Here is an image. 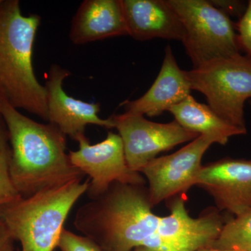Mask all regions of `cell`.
Segmentation results:
<instances>
[{
    "instance_id": "1",
    "label": "cell",
    "mask_w": 251,
    "mask_h": 251,
    "mask_svg": "<svg viewBox=\"0 0 251 251\" xmlns=\"http://www.w3.org/2000/svg\"><path fill=\"white\" fill-rule=\"evenodd\" d=\"M0 116L11 143L9 175L21 198L82 179L69 160L66 135L55 126L22 115L0 97Z\"/></svg>"
},
{
    "instance_id": "2",
    "label": "cell",
    "mask_w": 251,
    "mask_h": 251,
    "mask_svg": "<svg viewBox=\"0 0 251 251\" xmlns=\"http://www.w3.org/2000/svg\"><path fill=\"white\" fill-rule=\"evenodd\" d=\"M152 208L145 184L115 182L79 208L74 225L102 251H131L156 232L160 216Z\"/></svg>"
},
{
    "instance_id": "3",
    "label": "cell",
    "mask_w": 251,
    "mask_h": 251,
    "mask_svg": "<svg viewBox=\"0 0 251 251\" xmlns=\"http://www.w3.org/2000/svg\"><path fill=\"white\" fill-rule=\"evenodd\" d=\"M39 15L24 16L18 0L0 4V97L48 121L47 92L36 79L33 50Z\"/></svg>"
},
{
    "instance_id": "4",
    "label": "cell",
    "mask_w": 251,
    "mask_h": 251,
    "mask_svg": "<svg viewBox=\"0 0 251 251\" xmlns=\"http://www.w3.org/2000/svg\"><path fill=\"white\" fill-rule=\"evenodd\" d=\"M89 186V179L75 180L1 206L0 216L21 251H54L69 212Z\"/></svg>"
},
{
    "instance_id": "5",
    "label": "cell",
    "mask_w": 251,
    "mask_h": 251,
    "mask_svg": "<svg viewBox=\"0 0 251 251\" xmlns=\"http://www.w3.org/2000/svg\"><path fill=\"white\" fill-rule=\"evenodd\" d=\"M192 90L204 94L209 106L229 125L247 133L244 104L251 99V58L239 53L186 71Z\"/></svg>"
},
{
    "instance_id": "6",
    "label": "cell",
    "mask_w": 251,
    "mask_h": 251,
    "mask_svg": "<svg viewBox=\"0 0 251 251\" xmlns=\"http://www.w3.org/2000/svg\"><path fill=\"white\" fill-rule=\"evenodd\" d=\"M182 23L181 42L193 67L240 53L229 16L206 0H167Z\"/></svg>"
},
{
    "instance_id": "7",
    "label": "cell",
    "mask_w": 251,
    "mask_h": 251,
    "mask_svg": "<svg viewBox=\"0 0 251 251\" xmlns=\"http://www.w3.org/2000/svg\"><path fill=\"white\" fill-rule=\"evenodd\" d=\"M121 137L126 161L132 171L140 173L158 153L200 136L174 120L167 124L149 121L143 115L126 113L111 116Z\"/></svg>"
},
{
    "instance_id": "8",
    "label": "cell",
    "mask_w": 251,
    "mask_h": 251,
    "mask_svg": "<svg viewBox=\"0 0 251 251\" xmlns=\"http://www.w3.org/2000/svg\"><path fill=\"white\" fill-rule=\"evenodd\" d=\"M171 214L160 217L155 233L142 247L157 251H197L211 248L226 222L217 209L197 219L188 215L184 196L173 198Z\"/></svg>"
},
{
    "instance_id": "9",
    "label": "cell",
    "mask_w": 251,
    "mask_h": 251,
    "mask_svg": "<svg viewBox=\"0 0 251 251\" xmlns=\"http://www.w3.org/2000/svg\"><path fill=\"white\" fill-rule=\"evenodd\" d=\"M75 140L78 142L79 149L69 151V160L73 166L90 176L87 193L91 200L103 194L115 182L145 184L140 173L128 168L120 135L108 132L105 140L95 145H91L85 134Z\"/></svg>"
},
{
    "instance_id": "10",
    "label": "cell",
    "mask_w": 251,
    "mask_h": 251,
    "mask_svg": "<svg viewBox=\"0 0 251 251\" xmlns=\"http://www.w3.org/2000/svg\"><path fill=\"white\" fill-rule=\"evenodd\" d=\"M215 143L210 137L200 135L176 152L149 162L140 173L146 177L152 206L185 194L196 181L204 153Z\"/></svg>"
},
{
    "instance_id": "11",
    "label": "cell",
    "mask_w": 251,
    "mask_h": 251,
    "mask_svg": "<svg viewBox=\"0 0 251 251\" xmlns=\"http://www.w3.org/2000/svg\"><path fill=\"white\" fill-rule=\"evenodd\" d=\"M71 75L67 69L57 64L51 66L47 73L46 89L47 92L48 121L55 126L67 136L76 139L85 134L86 126L95 125L107 128H115L111 117L100 118L99 103L82 101L68 95L63 89L64 80Z\"/></svg>"
},
{
    "instance_id": "12",
    "label": "cell",
    "mask_w": 251,
    "mask_h": 251,
    "mask_svg": "<svg viewBox=\"0 0 251 251\" xmlns=\"http://www.w3.org/2000/svg\"><path fill=\"white\" fill-rule=\"evenodd\" d=\"M196 185L212 196L220 210L235 216L251 210V160L227 158L202 166Z\"/></svg>"
},
{
    "instance_id": "13",
    "label": "cell",
    "mask_w": 251,
    "mask_h": 251,
    "mask_svg": "<svg viewBox=\"0 0 251 251\" xmlns=\"http://www.w3.org/2000/svg\"><path fill=\"white\" fill-rule=\"evenodd\" d=\"M186 71L180 69L171 46H166L159 74L150 90L139 99L121 104L126 113L156 117L191 95Z\"/></svg>"
},
{
    "instance_id": "14",
    "label": "cell",
    "mask_w": 251,
    "mask_h": 251,
    "mask_svg": "<svg viewBox=\"0 0 251 251\" xmlns=\"http://www.w3.org/2000/svg\"><path fill=\"white\" fill-rule=\"evenodd\" d=\"M120 1L128 36L138 41L161 38L182 41V23L167 0Z\"/></svg>"
},
{
    "instance_id": "15",
    "label": "cell",
    "mask_w": 251,
    "mask_h": 251,
    "mask_svg": "<svg viewBox=\"0 0 251 251\" xmlns=\"http://www.w3.org/2000/svg\"><path fill=\"white\" fill-rule=\"evenodd\" d=\"M120 0H85L73 18L69 38L73 44H85L126 36Z\"/></svg>"
},
{
    "instance_id": "16",
    "label": "cell",
    "mask_w": 251,
    "mask_h": 251,
    "mask_svg": "<svg viewBox=\"0 0 251 251\" xmlns=\"http://www.w3.org/2000/svg\"><path fill=\"white\" fill-rule=\"evenodd\" d=\"M168 111L181 126L200 135L210 137L219 145H226L234 135L247 133L224 121L209 105L199 103L191 95Z\"/></svg>"
},
{
    "instance_id": "17",
    "label": "cell",
    "mask_w": 251,
    "mask_h": 251,
    "mask_svg": "<svg viewBox=\"0 0 251 251\" xmlns=\"http://www.w3.org/2000/svg\"><path fill=\"white\" fill-rule=\"evenodd\" d=\"M213 248L231 251H251V210L226 222Z\"/></svg>"
},
{
    "instance_id": "18",
    "label": "cell",
    "mask_w": 251,
    "mask_h": 251,
    "mask_svg": "<svg viewBox=\"0 0 251 251\" xmlns=\"http://www.w3.org/2000/svg\"><path fill=\"white\" fill-rule=\"evenodd\" d=\"M11 149L7 148L0 152V207L21 199L9 175Z\"/></svg>"
},
{
    "instance_id": "19",
    "label": "cell",
    "mask_w": 251,
    "mask_h": 251,
    "mask_svg": "<svg viewBox=\"0 0 251 251\" xmlns=\"http://www.w3.org/2000/svg\"><path fill=\"white\" fill-rule=\"evenodd\" d=\"M57 248L61 251H102L90 238L73 233L66 229L62 230Z\"/></svg>"
},
{
    "instance_id": "20",
    "label": "cell",
    "mask_w": 251,
    "mask_h": 251,
    "mask_svg": "<svg viewBox=\"0 0 251 251\" xmlns=\"http://www.w3.org/2000/svg\"><path fill=\"white\" fill-rule=\"evenodd\" d=\"M237 39L240 49L251 58V0L247 4L245 13L237 24Z\"/></svg>"
},
{
    "instance_id": "21",
    "label": "cell",
    "mask_w": 251,
    "mask_h": 251,
    "mask_svg": "<svg viewBox=\"0 0 251 251\" xmlns=\"http://www.w3.org/2000/svg\"><path fill=\"white\" fill-rule=\"evenodd\" d=\"M211 4L229 16H237L241 18L247 10V5L244 1L234 0H216L210 1Z\"/></svg>"
},
{
    "instance_id": "22",
    "label": "cell",
    "mask_w": 251,
    "mask_h": 251,
    "mask_svg": "<svg viewBox=\"0 0 251 251\" xmlns=\"http://www.w3.org/2000/svg\"><path fill=\"white\" fill-rule=\"evenodd\" d=\"M14 240L0 216V251H14Z\"/></svg>"
},
{
    "instance_id": "23",
    "label": "cell",
    "mask_w": 251,
    "mask_h": 251,
    "mask_svg": "<svg viewBox=\"0 0 251 251\" xmlns=\"http://www.w3.org/2000/svg\"><path fill=\"white\" fill-rule=\"evenodd\" d=\"M8 140H9L8 130L4 129V126L0 122V152L5 148H7Z\"/></svg>"
},
{
    "instance_id": "24",
    "label": "cell",
    "mask_w": 251,
    "mask_h": 251,
    "mask_svg": "<svg viewBox=\"0 0 251 251\" xmlns=\"http://www.w3.org/2000/svg\"><path fill=\"white\" fill-rule=\"evenodd\" d=\"M131 251H157L154 249H150V248L145 247H138L135 248Z\"/></svg>"
},
{
    "instance_id": "25",
    "label": "cell",
    "mask_w": 251,
    "mask_h": 251,
    "mask_svg": "<svg viewBox=\"0 0 251 251\" xmlns=\"http://www.w3.org/2000/svg\"><path fill=\"white\" fill-rule=\"evenodd\" d=\"M197 251H231L226 250H221V249H215V248H207V249H201V250Z\"/></svg>"
},
{
    "instance_id": "26",
    "label": "cell",
    "mask_w": 251,
    "mask_h": 251,
    "mask_svg": "<svg viewBox=\"0 0 251 251\" xmlns=\"http://www.w3.org/2000/svg\"><path fill=\"white\" fill-rule=\"evenodd\" d=\"M1 1H2V0H0V4H1Z\"/></svg>"
},
{
    "instance_id": "27",
    "label": "cell",
    "mask_w": 251,
    "mask_h": 251,
    "mask_svg": "<svg viewBox=\"0 0 251 251\" xmlns=\"http://www.w3.org/2000/svg\"></svg>"
}]
</instances>
